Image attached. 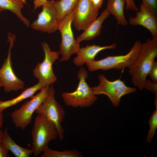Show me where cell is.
Here are the masks:
<instances>
[{"label": "cell", "mask_w": 157, "mask_h": 157, "mask_svg": "<svg viewBox=\"0 0 157 157\" xmlns=\"http://www.w3.org/2000/svg\"><path fill=\"white\" fill-rule=\"evenodd\" d=\"M54 0H47L42 6V10L31 26L33 29L48 33L58 29L59 23L54 4Z\"/></svg>", "instance_id": "obj_11"}, {"label": "cell", "mask_w": 157, "mask_h": 157, "mask_svg": "<svg viewBox=\"0 0 157 157\" xmlns=\"http://www.w3.org/2000/svg\"><path fill=\"white\" fill-rule=\"evenodd\" d=\"M16 37L10 35L8 37V42L10 45L7 58L5 60L0 69V77L2 82L4 91L10 92L24 89V82L16 75L12 65L11 49L13 47Z\"/></svg>", "instance_id": "obj_10"}, {"label": "cell", "mask_w": 157, "mask_h": 157, "mask_svg": "<svg viewBox=\"0 0 157 157\" xmlns=\"http://www.w3.org/2000/svg\"><path fill=\"white\" fill-rule=\"evenodd\" d=\"M129 23L132 26H141L147 28L152 38L157 37V18L141 3L135 17H130Z\"/></svg>", "instance_id": "obj_13"}, {"label": "cell", "mask_w": 157, "mask_h": 157, "mask_svg": "<svg viewBox=\"0 0 157 157\" xmlns=\"http://www.w3.org/2000/svg\"><path fill=\"white\" fill-rule=\"evenodd\" d=\"M151 80L152 81L157 82V62L155 60L148 74Z\"/></svg>", "instance_id": "obj_25"}, {"label": "cell", "mask_w": 157, "mask_h": 157, "mask_svg": "<svg viewBox=\"0 0 157 157\" xmlns=\"http://www.w3.org/2000/svg\"><path fill=\"white\" fill-rule=\"evenodd\" d=\"M9 150L2 144H0V157H7L9 156Z\"/></svg>", "instance_id": "obj_27"}, {"label": "cell", "mask_w": 157, "mask_h": 157, "mask_svg": "<svg viewBox=\"0 0 157 157\" xmlns=\"http://www.w3.org/2000/svg\"><path fill=\"white\" fill-rule=\"evenodd\" d=\"M142 3L153 14L157 15V0H142Z\"/></svg>", "instance_id": "obj_23"}, {"label": "cell", "mask_w": 157, "mask_h": 157, "mask_svg": "<svg viewBox=\"0 0 157 157\" xmlns=\"http://www.w3.org/2000/svg\"><path fill=\"white\" fill-rule=\"evenodd\" d=\"M41 46L44 52V59L42 62L37 64L33 73L39 82L49 86L57 81V78L53 71V65L59 59L60 54L59 52L52 51L46 42L42 43Z\"/></svg>", "instance_id": "obj_9"}, {"label": "cell", "mask_w": 157, "mask_h": 157, "mask_svg": "<svg viewBox=\"0 0 157 157\" xmlns=\"http://www.w3.org/2000/svg\"><path fill=\"white\" fill-rule=\"evenodd\" d=\"M155 106V110L150 117L149 120V129L147 137V143L151 142L157 128V106Z\"/></svg>", "instance_id": "obj_22"}, {"label": "cell", "mask_w": 157, "mask_h": 157, "mask_svg": "<svg viewBox=\"0 0 157 157\" xmlns=\"http://www.w3.org/2000/svg\"><path fill=\"white\" fill-rule=\"evenodd\" d=\"M74 15V10L59 22L58 30L61 36L59 51L61 56L60 62L69 60L72 55L77 53L80 48V43L74 38L72 28Z\"/></svg>", "instance_id": "obj_8"}, {"label": "cell", "mask_w": 157, "mask_h": 157, "mask_svg": "<svg viewBox=\"0 0 157 157\" xmlns=\"http://www.w3.org/2000/svg\"><path fill=\"white\" fill-rule=\"evenodd\" d=\"M142 44L140 41L137 40L126 54L108 56L100 60L88 62L86 65L90 72L99 70L105 71L113 69H122L126 67L129 69L138 58Z\"/></svg>", "instance_id": "obj_3"}, {"label": "cell", "mask_w": 157, "mask_h": 157, "mask_svg": "<svg viewBox=\"0 0 157 157\" xmlns=\"http://www.w3.org/2000/svg\"><path fill=\"white\" fill-rule=\"evenodd\" d=\"M98 78L99 82L98 85L91 87L93 93L96 95L101 94L106 95L115 107L119 106L123 96L135 93L136 91L135 88L127 86L124 82L120 79L110 81L103 74L99 75Z\"/></svg>", "instance_id": "obj_5"}, {"label": "cell", "mask_w": 157, "mask_h": 157, "mask_svg": "<svg viewBox=\"0 0 157 157\" xmlns=\"http://www.w3.org/2000/svg\"><path fill=\"white\" fill-rule=\"evenodd\" d=\"M1 143L16 157H29L33 154L31 149L22 147L16 144L9 135L7 128L3 131Z\"/></svg>", "instance_id": "obj_17"}, {"label": "cell", "mask_w": 157, "mask_h": 157, "mask_svg": "<svg viewBox=\"0 0 157 157\" xmlns=\"http://www.w3.org/2000/svg\"><path fill=\"white\" fill-rule=\"evenodd\" d=\"M55 93L51 84L48 96L35 112L44 115L53 125L58 132V138L62 140L64 138L65 131L61 123L65 117V112L56 99Z\"/></svg>", "instance_id": "obj_7"}, {"label": "cell", "mask_w": 157, "mask_h": 157, "mask_svg": "<svg viewBox=\"0 0 157 157\" xmlns=\"http://www.w3.org/2000/svg\"><path fill=\"white\" fill-rule=\"evenodd\" d=\"M3 134V131L0 129V144L1 143L2 139Z\"/></svg>", "instance_id": "obj_31"}, {"label": "cell", "mask_w": 157, "mask_h": 157, "mask_svg": "<svg viewBox=\"0 0 157 157\" xmlns=\"http://www.w3.org/2000/svg\"><path fill=\"white\" fill-rule=\"evenodd\" d=\"M47 0H34V8L36 9L40 7L45 3Z\"/></svg>", "instance_id": "obj_29"}, {"label": "cell", "mask_w": 157, "mask_h": 157, "mask_svg": "<svg viewBox=\"0 0 157 157\" xmlns=\"http://www.w3.org/2000/svg\"><path fill=\"white\" fill-rule=\"evenodd\" d=\"M3 10L1 8H0V13H1V12Z\"/></svg>", "instance_id": "obj_33"}, {"label": "cell", "mask_w": 157, "mask_h": 157, "mask_svg": "<svg viewBox=\"0 0 157 157\" xmlns=\"http://www.w3.org/2000/svg\"><path fill=\"white\" fill-rule=\"evenodd\" d=\"M143 88L151 92L155 95V97H157V82L147 79L143 85Z\"/></svg>", "instance_id": "obj_24"}, {"label": "cell", "mask_w": 157, "mask_h": 157, "mask_svg": "<svg viewBox=\"0 0 157 157\" xmlns=\"http://www.w3.org/2000/svg\"><path fill=\"white\" fill-rule=\"evenodd\" d=\"M126 3L125 9L131 10L136 12L139 10V8L136 6L134 0H125Z\"/></svg>", "instance_id": "obj_26"}, {"label": "cell", "mask_w": 157, "mask_h": 157, "mask_svg": "<svg viewBox=\"0 0 157 157\" xmlns=\"http://www.w3.org/2000/svg\"><path fill=\"white\" fill-rule=\"evenodd\" d=\"M125 0H108L106 8L110 14L114 16L118 24L126 26L128 22L124 16Z\"/></svg>", "instance_id": "obj_19"}, {"label": "cell", "mask_w": 157, "mask_h": 157, "mask_svg": "<svg viewBox=\"0 0 157 157\" xmlns=\"http://www.w3.org/2000/svg\"><path fill=\"white\" fill-rule=\"evenodd\" d=\"M50 86L40 90L39 92L31 97L30 100L23 104L19 108L15 109L11 113L10 116L12 121L16 127L24 130L31 123L33 113L48 96Z\"/></svg>", "instance_id": "obj_6"}, {"label": "cell", "mask_w": 157, "mask_h": 157, "mask_svg": "<svg viewBox=\"0 0 157 157\" xmlns=\"http://www.w3.org/2000/svg\"><path fill=\"white\" fill-rule=\"evenodd\" d=\"M110 14L106 8L100 15L95 19L84 31L76 39L79 42L92 40L99 35L101 33L102 24Z\"/></svg>", "instance_id": "obj_15"}, {"label": "cell", "mask_w": 157, "mask_h": 157, "mask_svg": "<svg viewBox=\"0 0 157 157\" xmlns=\"http://www.w3.org/2000/svg\"><path fill=\"white\" fill-rule=\"evenodd\" d=\"M104 0H90L94 7L97 10H99L103 3Z\"/></svg>", "instance_id": "obj_28"}, {"label": "cell", "mask_w": 157, "mask_h": 157, "mask_svg": "<svg viewBox=\"0 0 157 157\" xmlns=\"http://www.w3.org/2000/svg\"><path fill=\"white\" fill-rule=\"evenodd\" d=\"M79 82L76 89L71 92H64L61 96L65 104L74 108H85L92 105L97 99L86 81L87 70L83 66L77 74Z\"/></svg>", "instance_id": "obj_2"}, {"label": "cell", "mask_w": 157, "mask_h": 157, "mask_svg": "<svg viewBox=\"0 0 157 157\" xmlns=\"http://www.w3.org/2000/svg\"><path fill=\"white\" fill-rule=\"evenodd\" d=\"M43 83L39 82L32 87L25 89L17 97L5 101L0 100V111H3L6 109L15 105L22 101L31 98L38 90L47 87Z\"/></svg>", "instance_id": "obj_16"}, {"label": "cell", "mask_w": 157, "mask_h": 157, "mask_svg": "<svg viewBox=\"0 0 157 157\" xmlns=\"http://www.w3.org/2000/svg\"><path fill=\"white\" fill-rule=\"evenodd\" d=\"M26 0H0V8L7 10L14 13L27 27H29V20L22 15L21 10Z\"/></svg>", "instance_id": "obj_18"}, {"label": "cell", "mask_w": 157, "mask_h": 157, "mask_svg": "<svg viewBox=\"0 0 157 157\" xmlns=\"http://www.w3.org/2000/svg\"><path fill=\"white\" fill-rule=\"evenodd\" d=\"M31 149L35 157H37L48 147L49 142L58 137V132L53 125L44 115L37 114L31 132Z\"/></svg>", "instance_id": "obj_4"}, {"label": "cell", "mask_w": 157, "mask_h": 157, "mask_svg": "<svg viewBox=\"0 0 157 157\" xmlns=\"http://www.w3.org/2000/svg\"><path fill=\"white\" fill-rule=\"evenodd\" d=\"M79 0H59L54 1L57 17L60 22L72 12Z\"/></svg>", "instance_id": "obj_20"}, {"label": "cell", "mask_w": 157, "mask_h": 157, "mask_svg": "<svg viewBox=\"0 0 157 157\" xmlns=\"http://www.w3.org/2000/svg\"><path fill=\"white\" fill-rule=\"evenodd\" d=\"M41 157H81L83 155L81 152L76 149L65 150L63 151L54 150L49 147L42 152Z\"/></svg>", "instance_id": "obj_21"}, {"label": "cell", "mask_w": 157, "mask_h": 157, "mask_svg": "<svg viewBox=\"0 0 157 157\" xmlns=\"http://www.w3.org/2000/svg\"><path fill=\"white\" fill-rule=\"evenodd\" d=\"M157 56V37L148 38L142 43L139 55L135 63L129 69L134 85L143 89L144 83Z\"/></svg>", "instance_id": "obj_1"}, {"label": "cell", "mask_w": 157, "mask_h": 157, "mask_svg": "<svg viewBox=\"0 0 157 157\" xmlns=\"http://www.w3.org/2000/svg\"><path fill=\"white\" fill-rule=\"evenodd\" d=\"M117 46V44L114 43L104 46L93 44L82 47L76 53V56L74 58L73 62L77 66H83L88 62L95 60L96 56L100 51L106 49H114Z\"/></svg>", "instance_id": "obj_14"}, {"label": "cell", "mask_w": 157, "mask_h": 157, "mask_svg": "<svg viewBox=\"0 0 157 157\" xmlns=\"http://www.w3.org/2000/svg\"><path fill=\"white\" fill-rule=\"evenodd\" d=\"M74 10L72 24L78 31L85 30L97 18L99 11L94 7L90 0H79Z\"/></svg>", "instance_id": "obj_12"}, {"label": "cell", "mask_w": 157, "mask_h": 157, "mask_svg": "<svg viewBox=\"0 0 157 157\" xmlns=\"http://www.w3.org/2000/svg\"><path fill=\"white\" fill-rule=\"evenodd\" d=\"M4 122V117L2 111H0V129L2 127Z\"/></svg>", "instance_id": "obj_30"}, {"label": "cell", "mask_w": 157, "mask_h": 157, "mask_svg": "<svg viewBox=\"0 0 157 157\" xmlns=\"http://www.w3.org/2000/svg\"><path fill=\"white\" fill-rule=\"evenodd\" d=\"M3 85L2 82L1 78L0 77V88L1 87H3Z\"/></svg>", "instance_id": "obj_32"}]
</instances>
